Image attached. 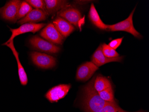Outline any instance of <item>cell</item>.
<instances>
[{"instance_id":"obj_1","label":"cell","mask_w":149,"mask_h":112,"mask_svg":"<svg viewBox=\"0 0 149 112\" xmlns=\"http://www.w3.org/2000/svg\"><path fill=\"white\" fill-rule=\"evenodd\" d=\"M94 77L84 87V97L83 106L86 112H99L108 103L101 99L98 92L94 87Z\"/></svg>"},{"instance_id":"obj_2","label":"cell","mask_w":149,"mask_h":112,"mask_svg":"<svg viewBox=\"0 0 149 112\" xmlns=\"http://www.w3.org/2000/svg\"><path fill=\"white\" fill-rule=\"evenodd\" d=\"M135 8L132 11L129 16L125 20L113 25H108L107 30L112 32L124 31L130 33L135 37L139 38H141L140 33L135 29L133 24V17Z\"/></svg>"},{"instance_id":"obj_3","label":"cell","mask_w":149,"mask_h":112,"mask_svg":"<svg viewBox=\"0 0 149 112\" xmlns=\"http://www.w3.org/2000/svg\"><path fill=\"white\" fill-rule=\"evenodd\" d=\"M29 42L33 49L41 52L48 54H57L60 50V47L38 36H34L31 38Z\"/></svg>"},{"instance_id":"obj_4","label":"cell","mask_w":149,"mask_h":112,"mask_svg":"<svg viewBox=\"0 0 149 112\" xmlns=\"http://www.w3.org/2000/svg\"><path fill=\"white\" fill-rule=\"evenodd\" d=\"M58 16L67 20L73 26L80 27L82 20V15L80 11L72 7H67L57 13Z\"/></svg>"},{"instance_id":"obj_5","label":"cell","mask_w":149,"mask_h":112,"mask_svg":"<svg viewBox=\"0 0 149 112\" xmlns=\"http://www.w3.org/2000/svg\"><path fill=\"white\" fill-rule=\"evenodd\" d=\"M32 61L36 66L42 69H50L56 65V58L44 53L32 52L30 54Z\"/></svg>"},{"instance_id":"obj_6","label":"cell","mask_w":149,"mask_h":112,"mask_svg":"<svg viewBox=\"0 0 149 112\" xmlns=\"http://www.w3.org/2000/svg\"><path fill=\"white\" fill-rule=\"evenodd\" d=\"M21 2L19 0H13L7 2L0 8V17L9 21L16 22L18 9Z\"/></svg>"},{"instance_id":"obj_7","label":"cell","mask_w":149,"mask_h":112,"mask_svg":"<svg viewBox=\"0 0 149 112\" xmlns=\"http://www.w3.org/2000/svg\"><path fill=\"white\" fill-rule=\"evenodd\" d=\"M46 25V24L45 23H26L22 24L20 27L16 29L10 28V30L12 32L11 36L9 40L5 43L3 45L9 43L11 41L13 40L17 36H19L20 35L23 34L27 32H30L35 33L44 27Z\"/></svg>"},{"instance_id":"obj_8","label":"cell","mask_w":149,"mask_h":112,"mask_svg":"<svg viewBox=\"0 0 149 112\" xmlns=\"http://www.w3.org/2000/svg\"><path fill=\"white\" fill-rule=\"evenodd\" d=\"M40 36L54 44H62L64 40V37L59 33L52 23H49L42 29Z\"/></svg>"},{"instance_id":"obj_9","label":"cell","mask_w":149,"mask_h":112,"mask_svg":"<svg viewBox=\"0 0 149 112\" xmlns=\"http://www.w3.org/2000/svg\"><path fill=\"white\" fill-rule=\"evenodd\" d=\"M71 87L70 85H58L51 88L45 96L51 102H56L63 98L67 95Z\"/></svg>"},{"instance_id":"obj_10","label":"cell","mask_w":149,"mask_h":112,"mask_svg":"<svg viewBox=\"0 0 149 112\" xmlns=\"http://www.w3.org/2000/svg\"><path fill=\"white\" fill-rule=\"evenodd\" d=\"M98 69V67L92 62H85L78 68L76 78L79 81H86L91 78L95 72Z\"/></svg>"},{"instance_id":"obj_11","label":"cell","mask_w":149,"mask_h":112,"mask_svg":"<svg viewBox=\"0 0 149 112\" xmlns=\"http://www.w3.org/2000/svg\"><path fill=\"white\" fill-rule=\"evenodd\" d=\"M123 56L116 58H108L103 54L102 45H100L93 54L91 62L97 67L102 66L106 63L112 62H120L123 60Z\"/></svg>"},{"instance_id":"obj_12","label":"cell","mask_w":149,"mask_h":112,"mask_svg":"<svg viewBox=\"0 0 149 112\" xmlns=\"http://www.w3.org/2000/svg\"><path fill=\"white\" fill-rule=\"evenodd\" d=\"M48 16L47 13L39 9H33L26 16L17 22L20 24L24 23H36L46 20Z\"/></svg>"},{"instance_id":"obj_13","label":"cell","mask_w":149,"mask_h":112,"mask_svg":"<svg viewBox=\"0 0 149 112\" xmlns=\"http://www.w3.org/2000/svg\"><path fill=\"white\" fill-rule=\"evenodd\" d=\"M53 24L59 33L64 37L69 36L75 29L72 24L60 17L58 16L54 20Z\"/></svg>"},{"instance_id":"obj_14","label":"cell","mask_w":149,"mask_h":112,"mask_svg":"<svg viewBox=\"0 0 149 112\" xmlns=\"http://www.w3.org/2000/svg\"><path fill=\"white\" fill-rule=\"evenodd\" d=\"M46 12L48 15L58 12L67 7L69 6V2L63 0H45Z\"/></svg>"},{"instance_id":"obj_15","label":"cell","mask_w":149,"mask_h":112,"mask_svg":"<svg viewBox=\"0 0 149 112\" xmlns=\"http://www.w3.org/2000/svg\"><path fill=\"white\" fill-rule=\"evenodd\" d=\"M4 45H6L7 46H8L10 49L11 50H12L13 53V55L15 56V57L17 62L18 75H19L20 82L22 85H26L27 84V82H28L27 76L24 68H23L21 63L19 60V54H18V52H17L15 48L14 44H13V40H12L9 43L7 44Z\"/></svg>"},{"instance_id":"obj_16","label":"cell","mask_w":149,"mask_h":112,"mask_svg":"<svg viewBox=\"0 0 149 112\" xmlns=\"http://www.w3.org/2000/svg\"><path fill=\"white\" fill-rule=\"evenodd\" d=\"M88 18L91 22L99 29L107 30L108 25L104 24L100 19V17L93 3L91 4L88 13Z\"/></svg>"},{"instance_id":"obj_17","label":"cell","mask_w":149,"mask_h":112,"mask_svg":"<svg viewBox=\"0 0 149 112\" xmlns=\"http://www.w3.org/2000/svg\"><path fill=\"white\" fill-rule=\"evenodd\" d=\"M112 86L110 81L105 77L98 75L95 78L94 83L95 89L97 92L101 91Z\"/></svg>"},{"instance_id":"obj_18","label":"cell","mask_w":149,"mask_h":112,"mask_svg":"<svg viewBox=\"0 0 149 112\" xmlns=\"http://www.w3.org/2000/svg\"><path fill=\"white\" fill-rule=\"evenodd\" d=\"M33 10L32 7L26 1H22L19 6L17 19L20 20L28 15Z\"/></svg>"},{"instance_id":"obj_19","label":"cell","mask_w":149,"mask_h":112,"mask_svg":"<svg viewBox=\"0 0 149 112\" xmlns=\"http://www.w3.org/2000/svg\"><path fill=\"white\" fill-rule=\"evenodd\" d=\"M101 99L108 102H114L113 91L112 86L98 92Z\"/></svg>"},{"instance_id":"obj_20","label":"cell","mask_w":149,"mask_h":112,"mask_svg":"<svg viewBox=\"0 0 149 112\" xmlns=\"http://www.w3.org/2000/svg\"><path fill=\"white\" fill-rule=\"evenodd\" d=\"M103 54L105 57L108 58H116L119 56V54L116 50L109 47L108 44L104 43L102 45Z\"/></svg>"},{"instance_id":"obj_21","label":"cell","mask_w":149,"mask_h":112,"mask_svg":"<svg viewBox=\"0 0 149 112\" xmlns=\"http://www.w3.org/2000/svg\"><path fill=\"white\" fill-rule=\"evenodd\" d=\"M25 1L27 2L28 4H30L32 7H33L36 9L42 10L43 11L46 13L44 1H42V0H26Z\"/></svg>"},{"instance_id":"obj_22","label":"cell","mask_w":149,"mask_h":112,"mask_svg":"<svg viewBox=\"0 0 149 112\" xmlns=\"http://www.w3.org/2000/svg\"><path fill=\"white\" fill-rule=\"evenodd\" d=\"M119 108L116 102H109L99 112H116Z\"/></svg>"},{"instance_id":"obj_23","label":"cell","mask_w":149,"mask_h":112,"mask_svg":"<svg viewBox=\"0 0 149 112\" xmlns=\"http://www.w3.org/2000/svg\"><path fill=\"white\" fill-rule=\"evenodd\" d=\"M123 37L120 38L113 39L109 44L108 45L112 49L115 50L121 44V43L123 42Z\"/></svg>"},{"instance_id":"obj_24","label":"cell","mask_w":149,"mask_h":112,"mask_svg":"<svg viewBox=\"0 0 149 112\" xmlns=\"http://www.w3.org/2000/svg\"><path fill=\"white\" fill-rule=\"evenodd\" d=\"M116 112H125V111H124L123 109H121V108H118V111H117Z\"/></svg>"},{"instance_id":"obj_25","label":"cell","mask_w":149,"mask_h":112,"mask_svg":"<svg viewBox=\"0 0 149 112\" xmlns=\"http://www.w3.org/2000/svg\"></svg>"}]
</instances>
